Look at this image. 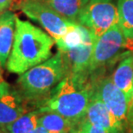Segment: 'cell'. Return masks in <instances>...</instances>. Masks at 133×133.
<instances>
[{"instance_id": "6da1fadb", "label": "cell", "mask_w": 133, "mask_h": 133, "mask_svg": "<svg viewBox=\"0 0 133 133\" xmlns=\"http://www.w3.org/2000/svg\"><path fill=\"white\" fill-rule=\"evenodd\" d=\"M94 91V81L89 74H68L38 105V111L58 113L79 125L86 116Z\"/></svg>"}, {"instance_id": "7a4b0ae2", "label": "cell", "mask_w": 133, "mask_h": 133, "mask_svg": "<svg viewBox=\"0 0 133 133\" xmlns=\"http://www.w3.org/2000/svg\"><path fill=\"white\" fill-rule=\"evenodd\" d=\"M55 43L47 32L17 16L14 42L5 68L10 73L22 74L50 58Z\"/></svg>"}, {"instance_id": "3957f363", "label": "cell", "mask_w": 133, "mask_h": 133, "mask_svg": "<svg viewBox=\"0 0 133 133\" xmlns=\"http://www.w3.org/2000/svg\"><path fill=\"white\" fill-rule=\"evenodd\" d=\"M68 74L64 56L58 50L54 56L20 74L16 88L26 103L39 105Z\"/></svg>"}, {"instance_id": "277c9868", "label": "cell", "mask_w": 133, "mask_h": 133, "mask_svg": "<svg viewBox=\"0 0 133 133\" xmlns=\"http://www.w3.org/2000/svg\"><path fill=\"white\" fill-rule=\"evenodd\" d=\"M127 49V38L118 23H116L111 29L96 39L92 50V60L90 63V76H96L101 70L109 64L115 63L130 53L122 52Z\"/></svg>"}, {"instance_id": "5b68a950", "label": "cell", "mask_w": 133, "mask_h": 133, "mask_svg": "<svg viewBox=\"0 0 133 133\" xmlns=\"http://www.w3.org/2000/svg\"><path fill=\"white\" fill-rule=\"evenodd\" d=\"M77 23L88 29L94 38L98 39L118 23V5L114 0H88Z\"/></svg>"}, {"instance_id": "8992f818", "label": "cell", "mask_w": 133, "mask_h": 133, "mask_svg": "<svg viewBox=\"0 0 133 133\" xmlns=\"http://www.w3.org/2000/svg\"><path fill=\"white\" fill-rule=\"evenodd\" d=\"M15 10H21L26 17L39 23L55 42L64 36L73 23L42 0H23Z\"/></svg>"}, {"instance_id": "52a82bcc", "label": "cell", "mask_w": 133, "mask_h": 133, "mask_svg": "<svg viewBox=\"0 0 133 133\" xmlns=\"http://www.w3.org/2000/svg\"><path fill=\"white\" fill-rule=\"evenodd\" d=\"M94 81V94L103 101L109 111L124 131L128 127L129 101L124 94L113 83L109 77L99 74L91 77Z\"/></svg>"}, {"instance_id": "ba28073f", "label": "cell", "mask_w": 133, "mask_h": 133, "mask_svg": "<svg viewBox=\"0 0 133 133\" xmlns=\"http://www.w3.org/2000/svg\"><path fill=\"white\" fill-rule=\"evenodd\" d=\"M26 102L17 88L4 79L0 81V127L4 129L27 112Z\"/></svg>"}, {"instance_id": "9c48e42d", "label": "cell", "mask_w": 133, "mask_h": 133, "mask_svg": "<svg viewBox=\"0 0 133 133\" xmlns=\"http://www.w3.org/2000/svg\"><path fill=\"white\" fill-rule=\"evenodd\" d=\"M95 41L96 39L92 37L78 47L69 49L68 51H61L68 66V74L90 75L89 68Z\"/></svg>"}, {"instance_id": "30bf717a", "label": "cell", "mask_w": 133, "mask_h": 133, "mask_svg": "<svg viewBox=\"0 0 133 133\" xmlns=\"http://www.w3.org/2000/svg\"><path fill=\"white\" fill-rule=\"evenodd\" d=\"M84 118L92 124L102 127L108 133H124L118 122L112 117L103 101L94 94V91Z\"/></svg>"}, {"instance_id": "8fae6325", "label": "cell", "mask_w": 133, "mask_h": 133, "mask_svg": "<svg viewBox=\"0 0 133 133\" xmlns=\"http://www.w3.org/2000/svg\"><path fill=\"white\" fill-rule=\"evenodd\" d=\"M17 15L12 10L0 13V66H6L15 38Z\"/></svg>"}, {"instance_id": "7c38bea8", "label": "cell", "mask_w": 133, "mask_h": 133, "mask_svg": "<svg viewBox=\"0 0 133 133\" xmlns=\"http://www.w3.org/2000/svg\"><path fill=\"white\" fill-rule=\"evenodd\" d=\"M111 79L124 92L130 103L133 91V53L120 59Z\"/></svg>"}, {"instance_id": "4fadbf2b", "label": "cell", "mask_w": 133, "mask_h": 133, "mask_svg": "<svg viewBox=\"0 0 133 133\" xmlns=\"http://www.w3.org/2000/svg\"><path fill=\"white\" fill-rule=\"evenodd\" d=\"M94 37L88 29L77 23H73L66 33L55 41L58 50L62 52L68 51L74 48L83 44L87 40Z\"/></svg>"}, {"instance_id": "5bb4252c", "label": "cell", "mask_w": 133, "mask_h": 133, "mask_svg": "<svg viewBox=\"0 0 133 133\" xmlns=\"http://www.w3.org/2000/svg\"><path fill=\"white\" fill-rule=\"evenodd\" d=\"M38 124L49 133H74L78 127L69 119L52 111L41 112Z\"/></svg>"}, {"instance_id": "9a60e30c", "label": "cell", "mask_w": 133, "mask_h": 133, "mask_svg": "<svg viewBox=\"0 0 133 133\" xmlns=\"http://www.w3.org/2000/svg\"><path fill=\"white\" fill-rule=\"evenodd\" d=\"M60 15L72 23H77L78 17L88 0H42Z\"/></svg>"}, {"instance_id": "2e32d148", "label": "cell", "mask_w": 133, "mask_h": 133, "mask_svg": "<svg viewBox=\"0 0 133 133\" xmlns=\"http://www.w3.org/2000/svg\"><path fill=\"white\" fill-rule=\"evenodd\" d=\"M41 112L36 110L26 112L12 122L9 125L5 126V133H29L39 125L38 121Z\"/></svg>"}, {"instance_id": "e0dca14e", "label": "cell", "mask_w": 133, "mask_h": 133, "mask_svg": "<svg viewBox=\"0 0 133 133\" xmlns=\"http://www.w3.org/2000/svg\"><path fill=\"white\" fill-rule=\"evenodd\" d=\"M118 24L127 39H133V0L118 1Z\"/></svg>"}, {"instance_id": "ac0fdd59", "label": "cell", "mask_w": 133, "mask_h": 133, "mask_svg": "<svg viewBox=\"0 0 133 133\" xmlns=\"http://www.w3.org/2000/svg\"><path fill=\"white\" fill-rule=\"evenodd\" d=\"M77 130L79 133H108L102 127L92 124L85 118L79 124Z\"/></svg>"}, {"instance_id": "d6986e66", "label": "cell", "mask_w": 133, "mask_h": 133, "mask_svg": "<svg viewBox=\"0 0 133 133\" xmlns=\"http://www.w3.org/2000/svg\"><path fill=\"white\" fill-rule=\"evenodd\" d=\"M19 4V0H0V13L5 10H13Z\"/></svg>"}, {"instance_id": "ffe728a7", "label": "cell", "mask_w": 133, "mask_h": 133, "mask_svg": "<svg viewBox=\"0 0 133 133\" xmlns=\"http://www.w3.org/2000/svg\"><path fill=\"white\" fill-rule=\"evenodd\" d=\"M128 127L131 129V131L133 129V91H132V97L129 103V109H128Z\"/></svg>"}, {"instance_id": "44dd1931", "label": "cell", "mask_w": 133, "mask_h": 133, "mask_svg": "<svg viewBox=\"0 0 133 133\" xmlns=\"http://www.w3.org/2000/svg\"><path fill=\"white\" fill-rule=\"evenodd\" d=\"M29 133H49L47 131V130L43 128L42 126L41 125H38L36 128H35L34 130H32L31 131H30Z\"/></svg>"}, {"instance_id": "7402d4cb", "label": "cell", "mask_w": 133, "mask_h": 133, "mask_svg": "<svg viewBox=\"0 0 133 133\" xmlns=\"http://www.w3.org/2000/svg\"><path fill=\"white\" fill-rule=\"evenodd\" d=\"M1 68H2V66H0V79H2V71H1Z\"/></svg>"}, {"instance_id": "603a6c76", "label": "cell", "mask_w": 133, "mask_h": 133, "mask_svg": "<svg viewBox=\"0 0 133 133\" xmlns=\"http://www.w3.org/2000/svg\"><path fill=\"white\" fill-rule=\"evenodd\" d=\"M74 133H79V131H78V130H77V129H76V131H74Z\"/></svg>"}, {"instance_id": "cb8c5ba5", "label": "cell", "mask_w": 133, "mask_h": 133, "mask_svg": "<svg viewBox=\"0 0 133 133\" xmlns=\"http://www.w3.org/2000/svg\"><path fill=\"white\" fill-rule=\"evenodd\" d=\"M131 133H133V129L131 130Z\"/></svg>"}, {"instance_id": "d4e9b609", "label": "cell", "mask_w": 133, "mask_h": 133, "mask_svg": "<svg viewBox=\"0 0 133 133\" xmlns=\"http://www.w3.org/2000/svg\"><path fill=\"white\" fill-rule=\"evenodd\" d=\"M0 81H1V79H0Z\"/></svg>"}]
</instances>
